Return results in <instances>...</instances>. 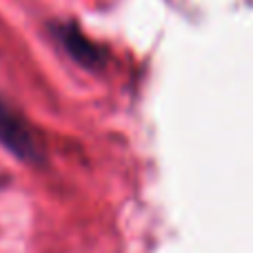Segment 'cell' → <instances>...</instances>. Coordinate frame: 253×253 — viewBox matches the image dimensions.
Listing matches in <instances>:
<instances>
[{
	"label": "cell",
	"instance_id": "obj_1",
	"mask_svg": "<svg viewBox=\"0 0 253 253\" xmlns=\"http://www.w3.org/2000/svg\"><path fill=\"white\" fill-rule=\"evenodd\" d=\"M0 144L22 162L29 165L42 162V151L29 123L4 100H0Z\"/></svg>",
	"mask_w": 253,
	"mask_h": 253
},
{
	"label": "cell",
	"instance_id": "obj_2",
	"mask_svg": "<svg viewBox=\"0 0 253 253\" xmlns=\"http://www.w3.org/2000/svg\"><path fill=\"white\" fill-rule=\"evenodd\" d=\"M56 40L62 44L71 60H76L78 65L87 67V69H100L105 65V53L93 40H89L74 22H65V25L53 27Z\"/></svg>",
	"mask_w": 253,
	"mask_h": 253
}]
</instances>
